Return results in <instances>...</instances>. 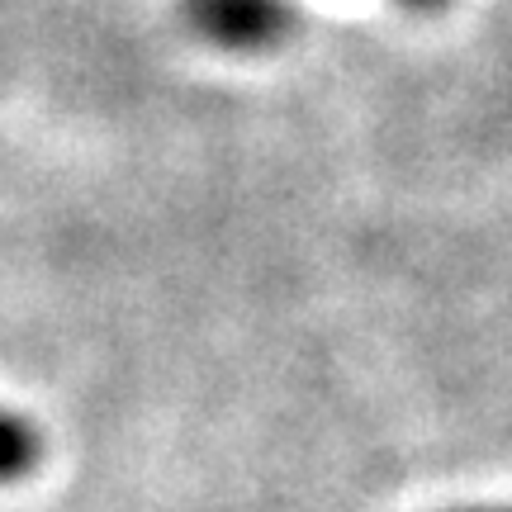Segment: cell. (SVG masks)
Segmentation results:
<instances>
[{
    "label": "cell",
    "mask_w": 512,
    "mask_h": 512,
    "mask_svg": "<svg viewBox=\"0 0 512 512\" xmlns=\"http://www.w3.org/2000/svg\"><path fill=\"white\" fill-rule=\"evenodd\" d=\"M34 432L24 427L19 418H10V427H5V456H0V465H5V475L19 479L24 470H29V460H34Z\"/></svg>",
    "instance_id": "6da1fadb"
}]
</instances>
